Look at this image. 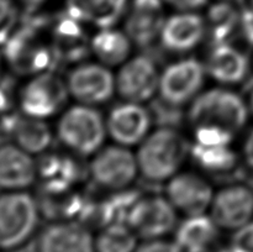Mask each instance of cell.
I'll return each instance as SVG.
<instances>
[{
    "label": "cell",
    "mask_w": 253,
    "mask_h": 252,
    "mask_svg": "<svg viewBox=\"0 0 253 252\" xmlns=\"http://www.w3.org/2000/svg\"><path fill=\"white\" fill-rule=\"evenodd\" d=\"M137 157L121 145L100 148L89 165V173L96 185L110 190L126 189L138 174Z\"/></svg>",
    "instance_id": "cell-9"
},
{
    "label": "cell",
    "mask_w": 253,
    "mask_h": 252,
    "mask_svg": "<svg viewBox=\"0 0 253 252\" xmlns=\"http://www.w3.org/2000/svg\"><path fill=\"white\" fill-rule=\"evenodd\" d=\"M37 177L41 179L42 193L61 194L69 192L82 177L78 163L61 153L46 155L37 165Z\"/></svg>",
    "instance_id": "cell-23"
},
{
    "label": "cell",
    "mask_w": 253,
    "mask_h": 252,
    "mask_svg": "<svg viewBox=\"0 0 253 252\" xmlns=\"http://www.w3.org/2000/svg\"><path fill=\"white\" fill-rule=\"evenodd\" d=\"M41 22L37 20L19 27L4 44L2 53L12 71L22 76H37L53 71L59 61L53 42L42 35Z\"/></svg>",
    "instance_id": "cell-2"
},
{
    "label": "cell",
    "mask_w": 253,
    "mask_h": 252,
    "mask_svg": "<svg viewBox=\"0 0 253 252\" xmlns=\"http://www.w3.org/2000/svg\"><path fill=\"white\" fill-rule=\"evenodd\" d=\"M220 230L210 215H193L178 224L173 241L180 252H215Z\"/></svg>",
    "instance_id": "cell-21"
},
{
    "label": "cell",
    "mask_w": 253,
    "mask_h": 252,
    "mask_svg": "<svg viewBox=\"0 0 253 252\" xmlns=\"http://www.w3.org/2000/svg\"><path fill=\"white\" fill-rule=\"evenodd\" d=\"M69 95L79 104L96 106L108 103L116 91V79L103 63L83 62L72 68L67 76Z\"/></svg>",
    "instance_id": "cell-10"
},
{
    "label": "cell",
    "mask_w": 253,
    "mask_h": 252,
    "mask_svg": "<svg viewBox=\"0 0 253 252\" xmlns=\"http://www.w3.org/2000/svg\"><path fill=\"white\" fill-rule=\"evenodd\" d=\"M37 178V163L31 153L14 142H0V189L24 190Z\"/></svg>",
    "instance_id": "cell-18"
},
{
    "label": "cell",
    "mask_w": 253,
    "mask_h": 252,
    "mask_svg": "<svg viewBox=\"0 0 253 252\" xmlns=\"http://www.w3.org/2000/svg\"><path fill=\"white\" fill-rule=\"evenodd\" d=\"M0 128L12 138V142L31 155L43 153L52 142V131L43 119L6 114L0 119Z\"/></svg>",
    "instance_id": "cell-19"
},
{
    "label": "cell",
    "mask_w": 253,
    "mask_h": 252,
    "mask_svg": "<svg viewBox=\"0 0 253 252\" xmlns=\"http://www.w3.org/2000/svg\"><path fill=\"white\" fill-rule=\"evenodd\" d=\"M69 95L66 82L53 71L34 76L21 89L19 104L22 114L37 119L56 115Z\"/></svg>",
    "instance_id": "cell-8"
},
{
    "label": "cell",
    "mask_w": 253,
    "mask_h": 252,
    "mask_svg": "<svg viewBox=\"0 0 253 252\" xmlns=\"http://www.w3.org/2000/svg\"><path fill=\"white\" fill-rule=\"evenodd\" d=\"M135 252H180L174 241H168L166 239L145 240Z\"/></svg>",
    "instance_id": "cell-31"
},
{
    "label": "cell",
    "mask_w": 253,
    "mask_h": 252,
    "mask_svg": "<svg viewBox=\"0 0 253 252\" xmlns=\"http://www.w3.org/2000/svg\"><path fill=\"white\" fill-rule=\"evenodd\" d=\"M240 34L247 43L253 46V4H250L241 10Z\"/></svg>",
    "instance_id": "cell-32"
},
{
    "label": "cell",
    "mask_w": 253,
    "mask_h": 252,
    "mask_svg": "<svg viewBox=\"0 0 253 252\" xmlns=\"http://www.w3.org/2000/svg\"><path fill=\"white\" fill-rule=\"evenodd\" d=\"M37 200L24 190L0 194V251L24 247L36 232L40 220Z\"/></svg>",
    "instance_id": "cell-4"
},
{
    "label": "cell",
    "mask_w": 253,
    "mask_h": 252,
    "mask_svg": "<svg viewBox=\"0 0 253 252\" xmlns=\"http://www.w3.org/2000/svg\"><path fill=\"white\" fill-rule=\"evenodd\" d=\"M161 73L150 56L140 54L121 66L116 79V91L125 101L146 103L158 93Z\"/></svg>",
    "instance_id": "cell-11"
},
{
    "label": "cell",
    "mask_w": 253,
    "mask_h": 252,
    "mask_svg": "<svg viewBox=\"0 0 253 252\" xmlns=\"http://www.w3.org/2000/svg\"><path fill=\"white\" fill-rule=\"evenodd\" d=\"M132 48V41L125 31L106 27L91 37L90 51L106 67L124 64L128 59Z\"/></svg>",
    "instance_id": "cell-25"
},
{
    "label": "cell",
    "mask_w": 253,
    "mask_h": 252,
    "mask_svg": "<svg viewBox=\"0 0 253 252\" xmlns=\"http://www.w3.org/2000/svg\"><path fill=\"white\" fill-rule=\"evenodd\" d=\"M207 74L205 64L197 58L187 57L173 62L161 73L160 99L175 108L192 103L202 93Z\"/></svg>",
    "instance_id": "cell-6"
},
{
    "label": "cell",
    "mask_w": 253,
    "mask_h": 252,
    "mask_svg": "<svg viewBox=\"0 0 253 252\" xmlns=\"http://www.w3.org/2000/svg\"><path fill=\"white\" fill-rule=\"evenodd\" d=\"M210 216L221 230L236 231L253 220V190L247 184H231L214 194Z\"/></svg>",
    "instance_id": "cell-13"
},
{
    "label": "cell",
    "mask_w": 253,
    "mask_h": 252,
    "mask_svg": "<svg viewBox=\"0 0 253 252\" xmlns=\"http://www.w3.org/2000/svg\"><path fill=\"white\" fill-rule=\"evenodd\" d=\"M249 108H250V113L253 115V89L250 94V99H249Z\"/></svg>",
    "instance_id": "cell-37"
},
{
    "label": "cell",
    "mask_w": 253,
    "mask_h": 252,
    "mask_svg": "<svg viewBox=\"0 0 253 252\" xmlns=\"http://www.w3.org/2000/svg\"><path fill=\"white\" fill-rule=\"evenodd\" d=\"M207 73L217 83L236 85L250 73V59L239 47L229 43L212 44L205 63Z\"/></svg>",
    "instance_id": "cell-20"
},
{
    "label": "cell",
    "mask_w": 253,
    "mask_h": 252,
    "mask_svg": "<svg viewBox=\"0 0 253 252\" xmlns=\"http://www.w3.org/2000/svg\"><path fill=\"white\" fill-rule=\"evenodd\" d=\"M244 158L249 167L253 169V130L247 135L244 143Z\"/></svg>",
    "instance_id": "cell-35"
},
{
    "label": "cell",
    "mask_w": 253,
    "mask_h": 252,
    "mask_svg": "<svg viewBox=\"0 0 253 252\" xmlns=\"http://www.w3.org/2000/svg\"><path fill=\"white\" fill-rule=\"evenodd\" d=\"M205 35V17L195 11H179L166 19L160 41L168 52L184 54L199 46Z\"/></svg>",
    "instance_id": "cell-17"
},
{
    "label": "cell",
    "mask_w": 253,
    "mask_h": 252,
    "mask_svg": "<svg viewBox=\"0 0 253 252\" xmlns=\"http://www.w3.org/2000/svg\"><path fill=\"white\" fill-rule=\"evenodd\" d=\"M166 197L177 211L187 216L205 214L210 209L214 190L200 174L193 172L177 173L166 185Z\"/></svg>",
    "instance_id": "cell-14"
},
{
    "label": "cell",
    "mask_w": 253,
    "mask_h": 252,
    "mask_svg": "<svg viewBox=\"0 0 253 252\" xmlns=\"http://www.w3.org/2000/svg\"><path fill=\"white\" fill-rule=\"evenodd\" d=\"M0 68H1V57H0ZM0 79H1V77H0Z\"/></svg>",
    "instance_id": "cell-38"
},
{
    "label": "cell",
    "mask_w": 253,
    "mask_h": 252,
    "mask_svg": "<svg viewBox=\"0 0 253 252\" xmlns=\"http://www.w3.org/2000/svg\"><path fill=\"white\" fill-rule=\"evenodd\" d=\"M250 4H253V0H250Z\"/></svg>",
    "instance_id": "cell-40"
},
{
    "label": "cell",
    "mask_w": 253,
    "mask_h": 252,
    "mask_svg": "<svg viewBox=\"0 0 253 252\" xmlns=\"http://www.w3.org/2000/svg\"><path fill=\"white\" fill-rule=\"evenodd\" d=\"M11 106V90L7 82L0 79V119L6 115Z\"/></svg>",
    "instance_id": "cell-34"
},
{
    "label": "cell",
    "mask_w": 253,
    "mask_h": 252,
    "mask_svg": "<svg viewBox=\"0 0 253 252\" xmlns=\"http://www.w3.org/2000/svg\"><path fill=\"white\" fill-rule=\"evenodd\" d=\"M241 10L231 0H219L208 9L205 25L211 44L229 43L240 31Z\"/></svg>",
    "instance_id": "cell-26"
},
{
    "label": "cell",
    "mask_w": 253,
    "mask_h": 252,
    "mask_svg": "<svg viewBox=\"0 0 253 252\" xmlns=\"http://www.w3.org/2000/svg\"><path fill=\"white\" fill-rule=\"evenodd\" d=\"M165 4L163 0H131L126 10L124 31L133 44L147 47L160 39L167 19Z\"/></svg>",
    "instance_id": "cell-16"
},
{
    "label": "cell",
    "mask_w": 253,
    "mask_h": 252,
    "mask_svg": "<svg viewBox=\"0 0 253 252\" xmlns=\"http://www.w3.org/2000/svg\"><path fill=\"white\" fill-rule=\"evenodd\" d=\"M231 245L239 252H253V220L234 232Z\"/></svg>",
    "instance_id": "cell-30"
},
{
    "label": "cell",
    "mask_w": 253,
    "mask_h": 252,
    "mask_svg": "<svg viewBox=\"0 0 253 252\" xmlns=\"http://www.w3.org/2000/svg\"><path fill=\"white\" fill-rule=\"evenodd\" d=\"M250 187H251V188H252V190H253V180L251 182V184H250Z\"/></svg>",
    "instance_id": "cell-39"
},
{
    "label": "cell",
    "mask_w": 253,
    "mask_h": 252,
    "mask_svg": "<svg viewBox=\"0 0 253 252\" xmlns=\"http://www.w3.org/2000/svg\"><path fill=\"white\" fill-rule=\"evenodd\" d=\"M56 132L62 145L72 153L91 156L101 148L108 130L106 120L98 109L78 104L62 114Z\"/></svg>",
    "instance_id": "cell-5"
},
{
    "label": "cell",
    "mask_w": 253,
    "mask_h": 252,
    "mask_svg": "<svg viewBox=\"0 0 253 252\" xmlns=\"http://www.w3.org/2000/svg\"><path fill=\"white\" fill-rule=\"evenodd\" d=\"M84 22L68 12L58 17L52 26L51 39L58 59L81 61L90 51V41L84 30Z\"/></svg>",
    "instance_id": "cell-22"
},
{
    "label": "cell",
    "mask_w": 253,
    "mask_h": 252,
    "mask_svg": "<svg viewBox=\"0 0 253 252\" xmlns=\"http://www.w3.org/2000/svg\"><path fill=\"white\" fill-rule=\"evenodd\" d=\"M177 212L167 197H141L128 212L126 224L143 241L165 239L177 229Z\"/></svg>",
    "instance_id": "cell-7"
},
{
    "label": "cell",
    "mask_w": 253,
    "mask_h": 252,
    "mask_svg": "<svg viewBox=\"0 0 253 252\" xmlns=\"http://www.w3.org/2000/svg\"><path fill=\"white\" fill-rule=\"evenodd\" d=\"M0 252H1V251H0Z\"/></svg>",
    "instance_id": "cell-41"
},
{
    "label": "cell",
    "mask_w": 253,
    "mask_h": 252,
    "mask_svg": "<svg viewBox=\"0 0 253 252\" xmlns=\"http://www.w3.org/2000/svg\"><path fill=\"white\" fill-rule=\"evenodd\" d=\"M138 240L125 222L106 225L95 236V252H135Z\"/></svg>",
    "instance_id": "cell-28"
},
{
    "label": "cell",
    "mask_w": 253,
    "mask_h": 252,
    "mask_svg": "<svg viewBox=\"0 0 253 252\" xmlns=\"http://www.w3.org/2000/svg\"><path fill=\"white\" fill-rule=\"evenodd\" d=\"M163 1L179 11H195L200 7H204L209 0H163Z\"/></svg>",
    "instance_id": "cell-33"
},
{
    "label": "cell",
    "mask_w": 253,
    "mask_h": 252,
    "mask_svg": "<svg viewBox=\"0 0 253 252\" xmlns=\"http://www.w3.org/2000/svg\"><path fill=\"white\" fill-rule=\"evenodd\" d=\"M190 155L199 167L212 174H224L235 169L237 155L231 145H204L194 142L190 147Z\"/></svg>",
    "instance_id": "cell-27"
},
{
    "label": "cell",
    "mask_w": 253,
    "mask_h": 252,
    "mask_svg": "<svg viewBox=\"0 0 253 252\" xmlns=\"http://www.w3.org/2000/svg\"><path fill=\"white\" fill-rule=\"evenodd\" d=\"M190 147L192 145L177 128L162 126L140 143L136 155L138 170L148 182L169 180L179 173Z\"/></svg>",
    "instance_id": "cell-1"
},
{
    "label": "cell",
    "mask_w": 253,
    "mask_h": 252,
    "mask_svg": "<svg viewBox=\"0 0 253 252\" xmlns=\"http://www.w3.org/2000/svg\"><path fill=\"white\" fill-rule=\"evenodd\" d=\"M19 9L14 0H0V46H4L16 30Z\"/></svg>",
    "instance_id": "cell-29"
},
{
    "label": "cell",
    "mask_w": 253,
    "mask_h": 252,
    "mask_svg": "<svg viewBox=\"0 0 253 252\" xmlns=\"http://www.w3.org/2000/svg\"><path fill=\"white\" fill-rule=\"evenodd\" d=\"M43 1H44V0H26L27 5H29L30 9H31V10H35V7L39 6V5L42 4Z\"/></svg>",
    "instance_id": "cell-36"
},
{
    "label": "cell",
    "mask_w": 253,
    "mask_h": 252,
    "mask_svg": "<svg viewBox=\"0 0 253 252\" xmlns=\"http://www.w3.org/2000/svg\"><path fill=\"white\" fill-rule=\"evenodd\" d=\"M66 12L98 29L114 27L126 14L128 0H64Z\"/></svg>",
    "instance_id": "cell-24"
},
{
    "label": "cell",
    "mask_w": 253,
    "mask_h": 252,
    "mask_svg": "<svg viewBox=\"0 0 253 252\" xmlns=\"http://www.w3.org/2000/svg\"><path fill=\"white\" fill-rule=\"evenodd\" d=\"M152 113L140 103L125 101L114 106L106 118L108 135L118 145L131 147L140 145L148 135Z\"/></svg>",
    "instance_id": "cell-12"
},
{
    "label": "cell",
    "mask_w": 253,
    "mask_h": 252,
    "mask_svg": "<svg viewBox=\"0 0 253 252\" xmlns=\"http://www.w3.org/2000/svg\"><path fill=\"white\" fill-rule=\"evenodd\" d=\"M36 252H95V236L83 222L53 221L40 232Z\"/></svg>",
    "instance_id": "cell-15"
},
{
    "label": "cell",
    "mask_w": 253,
    "mask_h": 252,
    "mask_svg": "<svg viewBox=\"0 0 253 252\" xmlns=\"http://www.w3.org/2000/svg\"><path fill=\"white\" fill-rule=\"evenodd\" d=\"M190 104L188 119L193 128L211 126L236 135L246 126L251 114L249 103L236 91L226 88L202 91Z\"/></svg>",
    "instance_id": "cell-3"
}]
</instances>
